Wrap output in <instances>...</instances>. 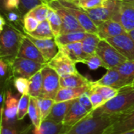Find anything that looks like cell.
I'll use <instances>...</instances> for the list:
<instances>
[{"mask_svg": "<svg viewBox=\"0 0 134 134\" xmlns=\"http://www.w3.org/2000/svg\"><path fill=\"white\" fill-rule=\"evenodd\" d=\"M31 96L28 94L21 95L18 104L17 109V120H22L28 113L29 104H30Z\"/></svg>", "mask_w": 134, "mask_h": 134, "instance_id": "obj_35", "label": "cell"}, {"mask_svg": "<svg viewBox=\"0 0 134 134\" xmlns=\"http://www.w3.org/2000/svg\"><path fill=\"white\" fill-rule=\"evenodd\" d=\"M116 5L117 0H105L103 5L94 9H86V12L93 20V22L97 26H98L101 23L112 19Z\"/></svg>", "mask_w": 134, "mask_h": 134, "instance_id": "obj_12", "label": "cell"}, {"mask_svg": "<svg viewBox=\"0 0 134 134\" xmlns=\"http://www.w3.org/2000/svg\"><path fill=\"white\" fill-rule=\"evenodd\" d=\"M96 84L110 86L115 90H121L130 85V82L126 80L116 69L111 68L107 70L106 74L99 80L94 82Z\"/></svg>", "mask_w": 134, "mask_h": 134, "instance_id": "obj_16", "label": "cell"}, {"mask_svg": "<svg viewBox=\"0 0 134 134\" xmlns=\"http://www.w3.org/2000/svg\"><path fill=\"white\" fill-rule=\"evenodd\" d=\"M43 2H43L42 0H20L18 9L20 13L24 16L32 9Z\"/></svg>", "mask_w": 134, "mask_h": 134, "instance_id": "obj_37", "label": "cell"}, {"mask_svg": "<svg viewBox=\"0 0 134 134\" xmlns=\"http://www.w3.org/2000/svg\"><path fill=\"white\" fill-rule=\"evenodd\" d=\"M66 129L63 123L46 119L42 122L38 128H35L33 134H61Z\"/></svg>", "mask_w": 134, "mask_h": 134, "instance_id": "obj_24", "label": "cell"}, {"mask_svg": "<svg viewBox=\"0 0 134 134\" xmlns=\"http://www.w3.org/2000/svg\"><path fill=\"white\" fill-rule=\"evenodd\" d=\"M49 9V5L46 2H43L34 9H32L31 11H29L27 15L35 17L36 20H38L39 22L44 21L45 20L47 19V15H48V11Z\"/></svg>", "mask_w": 134, "mask_h": 134, "instance_id": "obj_34", "label": "cell"}, {"mask_svg": "<svg viewBox=\"0 0 134 134\" xmlns=\"http://www.w3.org/2000/svg\"><path fill=\"white\" fill-rule=\"evenodd\" d=\"M79 22L82 28L89 33H97V26L93 22L85 9L80 7L75 0H58Z\"/></svg>", "mask_w": 134, "mask_h": 134, "instance_id": "obj_8", "label": "cell"}, {"mask_svg": "<svg viewBox=\"0 0 134 134\" xmlns=\"http://www.w3.org/2000/svg\"><path fill=\"white\" fill-rule=\"evenodd\" d=\"M115 69H116L126 80H128L130 84L133 82L134 79V60H127Z\"/></svg>", "mask_w": 134, "mask_h": 134, "instance_id": "obj_33", "label": "cell"}, {"mask_svg": "<svg viewBox=\"0 0 134 134\" xmlns=\"http://www.w3.org/2000/svg\"><path fill=\"white\" fill-rule=\"evenodd\" d=\"M96 53L102 59L107 66V70L115 68L127 60V59L107 40H100Z\"/></svg>", "mask_w": 134, "mask_h": 134, "instance_id": "obj_5", "label": "cell"}, {"mask_svg": "<svg viewBox=\"0 0 134 134\" xmlns=\"http://www.w3.org/2000/svg\"><path fill=\"white\" fill-rule=\"evenodd\" d=\"M107 41L127 60H134V41L128 32L110 38Z\"/></svg>", "mask_w": 134, "mask_h": 134, "instance_id": "obj_14", "label": "cell"}, {"mask_svg": "<svg viewBox=\"0 0 134 134\" xmlns=\"http://www.w3.org/2000/svg\"><path fill=\"white\" fill-rule=\"evenodd\" d=\"M83 64H86L90 70H97L99 68H104L107 69V66L97 53L90 55L89 57L83 62Z\"/></svg>", "mask_w": 134, "mask_h": 134, "instance_id": "obj_36", "label": "cell"}, {"mask_svg": "<svg viewBox=\"0 0 134 134\" xmlns=\"http://www.w3.org/2000/svg\"><path fill=\"white\" fill-rule=\"evenodd\" d=\"M1 134H19L14 125L1 122Z\"/></svg>", "mask_w": 134, "mask_h": 134, "instance_id": "obj_43", "label": "cell"}, {"mask_svg": "<svg viewBox=\"0 0 134 134\" xmlns=\"http://www.w3.org/2000/svg\"><path fill=\"white\" fill-rule=\"evenodd\" d=\"M27 34H29L31 36H32L34 38H40V39L55 38L47 19L45 20L44 21L40 22L39 25L34 31H32L31 33H27Z\"/></svg>", "mask_w": 134, "mask_h": 134, "instance_id": "obj_27", "label": "cell"}, {"mask_svg": "<svg viewBox=\"0 0 134 134\" xmlns=\"http://www.w3.org/2000/svg\"><path fill=\"white\" fill-rule=\"evenodd\" d=\"M8 62L11 68L13 75L15 77H22L27 79L40 71L46 65L31 60L18 57Z\"/></svg>", "mask_w": 134, "mask_h": 134, "instance_id": "obj_6", "label": "cell"}, {"mask_svg": "<svg viewBox=\"0 0 134 134\" xmlns=\"http://www.w3.org/2000/svg\"><path fill=\"white\" fill-rule=\"evenodd\" d=\"M75 64L76 63H75L65 53L59 51V53L47 64L53 68L60 76H64L78 72Z\"/></svg>", "mask_w": 134, "mask_h": 134, "instance_id": "obj_13", "label": "cell"}, {"mask_svg": "<svg viewBox=\"0 0 134 134\" xmlns=\"http://www.w3.org/2000/svg\"><path fill=\"white\" fill-rule=\"evenodd\" d=\"M27 115L34 126V128H38L42 123V119L36 98L31 97Z\"/></svg>", "mask_w": 134, "mask_h": 134, "instance_id": "obj_30", "label": "cell"}, {"mask_svg": "<svg viewBox=\"0 0 134 134\" xmlns=\"http://www.w3.org/2000/svg\"><path fill=\"white\" fill-rule=\"evenodd\" d=\"M123 1H134V0H123Z\"/></svg>", "mask_w": 134, "mask_h": 134, "instance_id": "obj_53", "label": "cell"}, {"mask_svg": "<svg viewBox=\"0 0 134 134\" xmlns=\"http://www.w3.org/2000/svg\"><path fill=\"white\" fill-rule=\"evenodd\" d=\"M128 33H129V35H130V37L133 38V40L134 41V29L132 30V31H129Z\"/></svg>", "mask_w": 134, "mask_h": 134, "instance_id": "obj_48", "label": "cell"}, {"mask_svg": "<svg viewBox=\"0 0 134 134\" xmlns=\"http://www.w3.org/2000/svg\"><path fill=\"white\" fill-rule=\"evenodd\" d=\"M60 83L61 88H79L91 85L92 81H90L87 78L77 72L60 76Z\"/></svg>", "mask_w": 134, "mask_h": 134, "instance_id": "obj_21", "label": "cell"}, {"mask_svg": "<svg viewBox=\"0 0 134 134\" xmlns=\"http://www.w3.org/2000/svg\"><path fill=\"white\" fill-rule=\"evenodd\" d=\"M28 81L29 86L27 94L30 95L31 97L34 98L41 97L42 90V76L41 71L36 73L31 78H30Z\"/></svg>", "mask_w": 134, "mask_h": 134, "instance_id": "obj_26", "label": "cell"}, {"mask_svg": "<svg viewBox=\"0 0 134 134\" xmlns=\"http://www.w3.org/2000/svg\"><path fill=\"white\" fill-rule=\"evenodd\" d=\"M88 94H89V97H90V100L92 102V104L93 106V110L101 107L102 105H104L107 102L99 93H97V92H96L91 89H90Z\"/></svg>", "mask_w": 134, "mask_h": 134, "instance_id": "obj_40", "label": "cell"}, {"mask_svg": "<svg viewBox=\"0 0 134 134\" xmlns=\"http://www.w3.org/2000/svg\"><path fill=\"white\" fill-rule=\"evenodd\" d=\"M36 100H37V103H38V106L40 111L41 119L42 122L46 120L48 115H49L51 109L53 104H55V100L53 99L46 98V97H38L36 98Z\"/></svg>", "mask_w": 134, "mask_h": 134, "instance_id": "obj_32", "label": "cell"}, {"mask_svg": "<svg viewBox=\"0 0 134 134\" xmlns=\"http://www.w3.org/2000/svg\"><path fill=\"white\" fill-rule=\"evenodd\" d=\"M9 64L8 61L4 60L3 58H1L0 60V75L2 79H4L5 77H6V75L8 73V67H9Z\"/></svg>", "mask_w": 134, "mask_h": 134, "instance_id": "obj_45", "label": "cell"}, {"mask_svg": "<svg viewBox=\"0 0 134 134\" xmlns=\"http://www.w3.org/2000/svg\"><path fill=\"white\" fill-rule=\"evenodd\" d=\"M111 123V117L93 116L90 114L61 134H104Z\"/></svg>", "mask_w": 134, "mask_h": 134, "instance_id": "obj_3", "label": "cell"}, {"mask_svg": "<svg viewBox=\"0 0 134 134\" xmlns=\"http://www.w3.org/2000/svg\"><path fill=\"white\" fill-rule=\"evenodd\" d=\"M112 20L122 24L126 32L134 29V1L117 0Z\"/></svg>", "mask_w": 134, "mask_h": 134, "instance_id": "obj_7", "label": "cell"}, {"mask_svg": "<svg viewBox=\"0 0 134 134\" xmlns=\"http://www.w3.org/2000/svg\"><path fill=\"white\" fill-rule=\"evenodd\" d=\"M126 33L120 23L112 19L104 21L97 26V35L101 40H107L110 38Z\"/></svg>", "mask_w": 134, "mask_h": 134, "instance_id": "obj_18", "label": "cell"}, {"mask_svg": "<svg viewBox=\"0 0 134 134\" xmlns=\"http://www.w3.org/2000/svg\"><path fill=\"white\" fill-rule=\"evenodd\" d=\"M106 1H108V0H106Z\"/></svg>", "mask_w": 134, "mask_h": 134, "instance_id": "obj_54", "label": "cell"}, {"mask_svg": "<svg viewBox=\"0 0 134 134\" xmlns=\"http://www.w3.org/2000/svg\"><path fill=\"white\" fill-rule=\"evenodd\" d=\"M43 2H46V3H48L49 2H50V1H52V0H42Z\"/></svg>", "mask_w": 134, "mask_h": 134, "instance_id": "obj_52", "label": "cell"}, {"mask_svg": "<svg viewBox=\"0 0 134 134\" xmlns=\"http://www.w3.org/2000/svg\"><path fill=\"white\" fill-rule=\"evenodd\" d=\"M25 35L35 45V46L38 49V50L42 54L45 58L46 63L48 64L58 53H59V46L57 43L56 38H36L31 36L29 34L25 32Z\"/></svg>", "mask_w": 134, "mask_h": 134, "instance_id": "obj_15", "label": "cell"}, {"mask_svg": "<svg viewBox=\"0 0 134 134\" xmlns=\"http://www.w3.org/2000/svg\"><path fill=\"white\" fill-rule=\"evenodd\" d=\"M72 101L73 100L55 102L46 119L54 121L57 123H63V121Z\"/></svg>", "mask_w": 134, "mask_h": 134, "instance_id": "obj_23", "label": "cell"}, {"mask_svg": "<svg viewBox=\"0 0 134 134\" xmlns=\"http://www.w3.org/2000/svg\"><path fill=\"white\" fill-rule=\"evenodd\" d=\"M100 40L101 39L97 35V34L88 32L87 36L85 38L84 40L82 41V49L84 52L89 55L96 53L98 44L100 42Z\"/></svg>", "mask_w": 134, "mask_h": 134, "instance_id": "obj_28", "label": "cell"}, {"mask_svg": "<svg viewBox=\"0 0 134 134\" xmlns=\"http://www.w3.org/2000/svg\"><path fill=\"white\" fill-rule=\"evenodd\" d=\"M48 4L50 8L56 10L61 19L62 28L60 35L73 31H86L76 18L71 13H69L58 0H52L49 2Z\"/></svg>", "mask_w": 134, "mask_h": 134, "instance_id": "obj_9", "label": "cell"}, {"mask_svg": "<svg viewBox=\"0 0 134 134\" xmlns=\"http://www.w3.org/2000/svg\"><path fill=\"white\" fill-rule=\"evenodd\" d=\"M88 32L86 31H73L65 34H61L56 37V41L58 46H63L78 42H82L87 36Z\"/></svg>", "mask_w": 134, "mask_h": 134, "instance_id": "obj_25", "label": "cell"}, {"mask_svg": "<svg viewBox=\"0 0 134 134\" xmlns=\"http://www.w3.org/2000/svg\"><path fill=\"white\" fill-rule=\"evenodd\" d=\"M59 50L69 57L75 63H83L88 57L89 54L86 53L82 49V42L58 46Z\"/></svg>", "mask_w": 134, "mask_h": 134, "instance_id": "obj_20", "label": "cell"}, {"mask_svg": "<svg viewBox=\"0 0 134 134\" xmlns=\"http://www.w3.org/2000/svg\"><path fill=\"white\" fill-rule=\"evenodd\" d=\"M19 4H20V0H6L3 9L5 10H12L15 9H18Z\"/></svg>", "mask_w": 134, "mask_h": 134, "instance_id": "obj_44", "label": "cell"}, {"mask_svg": "<svg viewBox=\"0 0 134 134\" xmlns=\"http://www.w3.org/2000/svg\"><path fill=\"white\" fill-rule=\"evenodd\" d=\"M121 134H134V130H133V131H130V132H126V133H124Z\"/></svg>", "mask_w": 134, "mask_h": 134, "instance_id": "obj_50", "label": "cell"}, {"mask_svg": "<svg viewBox=\"0 0 134 134\" xmlns=\"http://www.w3.org/2000/svg\"><path fill=\"white\" fill-rule=\"evenodd\" d=\"M6 24V21L5 20L3 16H0V31H2Z\"/></svg>", "mask_w": 134, "mask_h": 134, "instance_id": "obj_47", "label": "cell"}, {"mask_svg": "<svg viewBox=\"0 0 134 134\" xmlns=\"http://www.w3.org/2000/svg\"><path fill=\"white\" fill-rule=\"evenodd\" d=\"M134 130V108L111 117V123L104 134H121Z\"/></svg>", "mask_w": 134, "mask_h": 134, "instance_id": "obj_10", "label": "cell"}, {"mask_svg": "<svg viewBox=\"0 0 134 134\" xmlns=\"http://www.w3.org/2000/svg\"><path fill=\"white\" fill-rule=\"evenodd\" d=\"M83 9H90L103 5L105 0H75Z\"/></svg>", "mask_w": 134, "mask_h": 134, "instance_id": "obj_41", "label": "cell"}, {"mask_svg": "<svg viewBox=\"0 0 134 134\" xmlns=\"http://www.w3.org/2000/svg\"><path fill=\"white\" fill-rule=\"evenodd\" d=\"M42 76V90L41 97L53 99L55 100L57 94L60 90V76L48 64H46L41 70Z\"/></svg>", "mask_w": 134, "mask_h": 134, "instance_id": "obj_4", "label": "cell"}, {"mask_svg": "<svg viewBox=\"0 0 134 134\" xmlns=\"http://www.w3.org/2000/svg\"><path fill=\"white\" fill-rule=\"evenodd\" d=\"M5 1H6V0H1V5H2V8H4L5 3Z\"/></svg>", "mask_w": 134, "mask_h": 134, "instance_id": "obj_49", "label": "cell"}, {"mask_svg": "<svg viewBox=\"0 0 134 134\" xmlns=\"http://www.w3.org/2000/svg\"><path fill=\"white\" fill-rule=\"evenodd\" d=\"M89 115L90 113L80 104L78 99L73 100L63 121V125L67 128L71 127Z\"/></svg>", "mask_w": 134, "mask_h": 134, "instance_id": "obj_17", "label": "cell"}, {"mask_svg": "<svg viewBox=\"0 0 134 134\" xmlns=\"http://www.w3.org/2000/svg\"><path fill=\"white\" fill-rule=\"evenodd\" d=\"M89 92V91H88ZM88 92L82 94L80 97L78 98L80 104L90 113L91 114L93 111V106L92 104V102L90 100V98L89 97V94H88Z\"/></svg>", "mask_w": 134, "mask_h": 134, "instance_id": "obj_42", "label": "cell"}, {"mask_svg": "<svg viewBox=\"0 0 134 134\" xmlns=\"http://www.w3.org/2000/svg\"><path fill=\"white\" fill-rule=\"evenodd\" d=\"M17 57L31 60L42 64H47L41 52L27 36L23 40Z\"/></svg>", "mask_w": 134, "mask_h": 134, "instance_id": "obj_19", "label": "cell"}, {"mask_svg": "<svg viewBox=\"0 0 134 134\" xmlns=\"http://www.w3.org/2000/svg\"><path fill=\"white\" fill-rule=\"evenodd\" d=\"M47 20L49 23V25L51 27L52 31L56 37L59 36L61 33V28H62V22L60 16L56 12L55 9L49 7V9L48 11L47 15Z\"/></svg>", "mask_w": 134, "mask_h": 134, "instance_id": "obj_29", "label": "cell"}, {"mask_svg": "<svg viewBox=\"0 0 134 134\" xmlns=\"http://www.w3.org/2000/svg\"><path fill=\"white\" fill-rule=\"evenodd\" d=\"M13 84L16 90L20 95L27 94L29 86V81L27 79L22 77H16L13 81Z\"/></svg>", "mask_w": 134, "mask_h": 134, "instance_id": "obj_39", "label": "cell"}, {"mask_svg": "<svg viewBox=\"0 0 134 134\" xmlns=\"http://www.w3.org/2000/svg\"><path fill=\"white\" fill-rule=\"evenodd\" d=\"M133 108H134V89L128 86L119 90L114 98L93 110L90 115L93 116L104 115L113 117L123 114Z\"/></svg>", "mask_w": 134, "mask_h": 134, "instance_id": "obj_1", "label": "cell"}, {"mask_svg": "<svg viewBox=\"0 0 134 134\" xmlns=\"http://www.w3.org/2000/svg\"><path fill=\"white\" fill-rule=\"evenodd\" d=\"M90 89L99 93L106 101H108L111 100L112 98H114L119 93L118 90H115L114 88H111L107 86L98 85V84H96L94 82H92Z\"/></svg>", "mask_w": 134, "mask_h": 134, "instance_id": "obj_31", "label": "cell"}, {"mask_svg": "<svg viewBox=\"0 0 134 134\" xmlns=\"http://www.w3.org/2000/svg\"><path fill=\"white\" fill-rule=\"evenodd\" d=\"M7 19L8 20H9L10 22H16L17 20H19L20 17H19V15L16 14V13L14 12H10L7 14Z\"/></svg>", "mask_w": 134, "mask_h": 134, "instance_id": "obj_46", "label": "cell"}, {"mask_svg": "<svg viewBox=\"0 0 134 134\" xmlns=\"http://www.w3.org/2000/svg\"><path fill=\"white\" fill-rule=\"evenodd\" d=\"M20 97L19 95H13L9 90L6 92L4 105L1 111V122L15 125L17 120V109Z\"/></svg>", "mask_w": 134, "mask_h": 134, "instance_id": "obj_11", "label": "cell"}, {"mask_svg": "<svg viewBox=\"0 0 134 134\" xmlns=\"http://www.w3.org/2000/svg\"><path fill=\"white\" fill-rule=\"evenodd\" d=\"M91 85L79 88H60L55 98V102L73 100L80 97L82 94L87 93Z\"/></svg>", "mask_w": 134, "mask_h": 134, "instance_id": "obj_22", "label": "cell"}, {"mask_svg": "<svg viewBox=\"0 0 134 134\" xmlns=\"http://www.w3.org/2000/svg\"><path fill=\"white\" fill-rule=\"evenodd\" d=\"M23 24H24V29L25 32L31 33L38 27L40 22L38 20H36L35 17L26 14L24 16Z\"/></svg>", "mask_w": 134, "mask_h": 134, "instance_id": "obj_38", "label": "cell"}, {"mask_svg": "<svg viewBox=\"0 0 134 134\" xmlns=\"http://www.w3.org/2000/svg\"><path fill=\"white\" fill-rule=\"evenodd\" d=\"M129 86H130L131 88H133V89H134V79H133V82Z\"/></svg>", "mask_w": 134, "mask_h": 134, "instance_id": "obj_51", "label": "cell"}, {"mask_svg": "<svg viewBox=\"0 0 134 134\" xmlns=\"http://www.w3.org/2000/svg\"><path fill=\"white\" fill-rule=\"evenodd\" d=\"M25 36V34L20 32L15 27L5 24L0 34L1 58H8V61H9L16 57Z\"/></svg>", "mask_w": 134, "mask_h": 134, "instance_id": "obj_2", "label": "cell"}]
</instances>
